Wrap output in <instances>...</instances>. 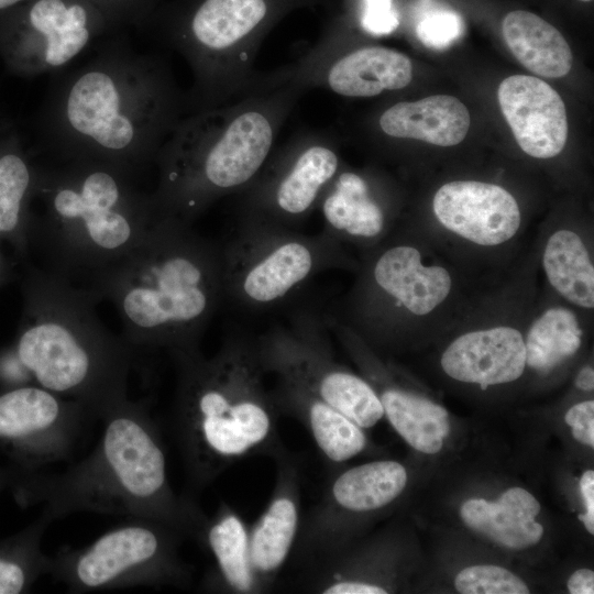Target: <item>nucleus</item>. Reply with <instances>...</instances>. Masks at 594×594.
Returning <instances> with one entry per match:
<instances>
[{
	"label": "nucleus",
	"instance_id": "1",
	"mask_svg": "<svg viewBox=\"0 0 594 594\" xmlns=\"http://www.w3.org/2000/svg\"><path fill=\"white\" fill-rule=\"evenodd\" d=\"M101 420L96 447L66 470L11 471L16 502L41 504L51 521L77 513L150 518L196 541L208 516L194 495L172 488L165 447L147 402L127 398Z\"/></svg>",
	"mask_w": 594,
	"mask_h": 594
},
{
	"label": "nucleus",
	"instance_id": "2",
	"mask_svg": "<svg viewBox=\"0 0 594 594\" xmlns=\"http://www.w3.org/2000/svg\"><path fill=\"white\" fill-rule=\"evenodd\" d=\"M172 361L176 370L172 425L186 493L202 491L240 461L255 455L274 459L286 450L255 337L233 331L209 358L199 352Z\"/></svg>",
	"mask_w": 594,
	"mask_h": 594
},
{
	"label": "nucleus",
	"instance_id": "3",
	"mask_svg": "<svg viewBox=\"0 0 594 594\" xmlns=\"http://www.w3.org/2000/svg\"><path fill=\"white\" fill-rule=\"evenodd\" d=\"M85 288L112 302L135 351L197 354L224 301L220 244L191 224L160 219L135 251Z\"/></svg>",
	"mask_w": 594,
	"mask_h": 594
},
{
	"label": "nucleus",
	"instance_id": "4",
	"mask_svg": "<svg viewBox=\"0 0 594 594\" xmlns=\"http://www.w3.org/2000/svg\"><path fill=\"white\" fill-rule=\"evenodd\" d=\"M305 91L294 84L251 90L176 127L160 155L161 179L150 197L155 215L191 224L215 201L243 191Z\"/></svg>",
	"mask_w": 594,
	"mask_h": 594
},
{
	"label": "nucleus",
	"instance_id": "5",
	"mask_svg": "<svg viewBox=\"0 0 594 594\" xmlns=\"http://www.w3.org/2000/svg\"><path fill=\"white\" fill-rule=\"evenodd\" d=\"M14 351L36 385L81 403L101 419L122 403L136 351L100 321L97 298L47 270L31 267Z\"/></svg>",
	"mask_w": 594,
	"mask_h": 594
},
{
	"label": "nucleus",
	"instance_id": "6",
	"mask_svg": "<svg viewBox=\"0 0 594 594\" xmlns=\"http://www.w3.org/2000/svg\"><path fill=\"white\" fill-rule=\"evenodd\" d=\"M37 185L45 211L31 221L30 245L47 271L80 287L113 268L157 223L151 199L134 193L110 165H85Z\"/></svg>",
	"mask_w": 594,
	"mask_h": 594
},
{
	"label": "nucleus",
	"instance_id": "7",
	"mask_svg": "<svg viewBox=\"0 0 594 594\" xmlns=\"http://www.w3.org/2000/svg\"><path fill=\"white\" fill-rule=\"evenodd\" d=\"M220 255L224 300L251 312L280 306L318 274L349 263L341 242L323 230L308 235L237 226Z\"/></svg>",
	"mask_w": 594,
	"mask_h": 594
},
{
	"label": "nucleus",
	"instance_id": "8",
	"mask_svg": "<svg viewBox=\"0 0 594 594\" xmlns=\"http://www.w3.org/2000/svg\"><path fill=\"white\" fill-rule=\"evenodd\" d=\"M185 538L158 520L129 517L86 547L61 548L52 557L50 574L72 593L187 587L193 570L179 552Z\"/></svg>",
	"mask_w": 594,
	"mask_h": 594
},
{
	"label": "nucleus",
	"instance_id": "9",
	"mask_svg": "<svg viewBox=\"0 0 594 594\" xmlns=\"http://www.w3.org/2000/svg\"><path fill=\"white\" fill-rule=\"evenodd\" d=\"M324 315L296 311L288 323L276 324L255 337L266 374L293 381L340 410L363 429L384 416L372 385L341 366L333 358Z\"/></svg>",
	"mask_w": 594,
	"mask_h": 594
},
{
	"label": "nucleus",
	"instance_id": "10",
	"mask_svg": "<svg viewBox=\"0 0 594 594\" xmlns=\"http://www.w3.org/2000/svg\"><path fill=\"white\" fill-rule=\"evenodd\" d=\"M340 168L336 144L326 131L296 133L238 194L237 226L297 230Z\"/></svg>",
	"mask_w": 594,
	"mask_h": 594
},
{
	"label": "nucleus",
	"instance_id": "11",
	"mask_svg": "<svg viewBox=\"0 0 594 594\" xmlns=\"http://www.w3.org/2000/svg\"><path fill=\"white\" fill-rule=\"evenodd\" d=\"M408 473L394 460H377L336 474L301 521L292 556L307 568L352 543L362 524L405 492Z\"/></svg>",
	"mask_w": 594,
	"mask_h": 594
},
{
	"label": "nucleus",
	"instance_id": "12",
	"mask_svg": "<svg viewBox=\"0 0 594 594\" xmlns=\"http://www.w3.org/2000/svg\"><path fill=\"white\" fill-rule=\"evenodd\" d=\"M92 415L79 402L38 385H22L0 394V446L20 470L68 458L84 422Z\"/></svg>",
	"mask_w": 594,
	"mask_h": 594
},
{
	"label": "nucleus",
	"instance_id": "13",
	"mask_svg": "<svg viewBox=\"0 0 594 594\" xmlns=\"http://www.w3.org/2000/svg\"><path fill=\"white\" fill-rule=\"evenodd\" d=\"M451 284L449 272L438 265L425 266L415 246L392 245L380 252L366 270L354 297V316L387 304L392 306L359 322L364 323L388 308L424 316L447 299Z\"/></svg>",
	"mask_w": 594,
	"mask_h": 594
},
{
	"label": "nucleus",
	"instance_id": "14",
	"mask_svg": "<svg viewBox=\"0 0 594 594\" xmlns=\"http://www.w3.org/2000/svg\"><path fill=\"white\" fill-rule=\"evenodd\" d=\"M113 74L92 69L76 79L66 99V120L79 135L114 160L128 156L144 125H169L136 119L130 98Z\"/></svg>",
	"mask_w": 594,
	"mask_h": 594
},
{
	"label": "nucleus",
	"instance_id": "15",
	"mask_svg": "<svg viewBox=\"0 0 594 594\" xmlns=\"http://www.w3.org/2000/svg\"><path fill=\"white\" fill-rule=\"evenodd\" d=\"M275 484L250 528V558L260 593H267L293 553L301 525V465L287 449L276 455Z\"/></svg>",
	"mask_w": 594,
	"mask_h": 594
},
{
	"label": "nucleus",
	"instance_id": "16",
	"mask_svg": "<svg viewBox=\"0 0 594 594\" xmlns=\"http://www.w3.org/2000/svg\"><path fill=\"white\" fill-rule=\"evenodd\" d=\"M432 208L449 231L479 245H498L520 227V210L505 188L477 180H455L436 193Z\"/></svg>",
	"mask_w": 594,
	"mask_h": 594
},
{
	"label": "nucleus",
	"instance_id": "17",
	"mask_svg": "<svg viewBox=\"0 0 594 594\" xmlns=\"http://www.w3.org/2000/svg\"><path fill=\"white\" fill-rule=\"evenodd\" d=\"M498 102L526 154L551 158L564 148L568 139L565 107L549 84L534 76H509L498 87Z\"/></svg>",
	"mask_w": 594,
	"mask_h": 594
},
{
	"label": "nucleus",
	"instance_id": "18",
	"mask_svg": "<svg viewBox=\"0 0 594 594\" xmlns=\"http://www.w3.org/2000/svg\"><path fill=\"white\" fill-rule=\"evenodd\" d=\"M34 34H8L0 52L11 68L30 72L37 63L59 67L78 55L89 41L87 15L79 4L38 0L28 14Z\"/></svg>",
	"mask_w": 594,
	"mask_h": 594
},
{
	"label": "nucleus",
	"instance_id": "19",
	"mask_svg": "<svg viewBox=\"0 0 594 594\" xmlns=\"http://www.w3.org/2000/svg\"><path fill=\"white\" fill-rule=\"evenodd\" d=\"M440 363L451 378L482 388L510 383L525 371V340L509 326L470 331L447 346Z\"/></svg>",
	"mask_w": 594,
	"mask_h": 594
},
{
	"label": "nucleus",
	"instance_id": "20",
	"mask_svg": "<svg viewBox=\"0 0 594 594\" xmlns=\"http://www.w3.org/2000/svg\"><path fill=\"white\" fill-rule=\"evenodd\" d=\"M275 378L271 392L279 414L304 426L322 459L340 464L366 450L367 438L362 427L297 383Z\"/></svg>",
	"mask_w": 594,
	"mask_h": 594
},
{
	"label": "nucleus",
	"instance_id": "21",
	"mask_svg": "<svg viewBox=\"0 0 594 594\" xmlns=\"http://www.w3.org/2000/svg\"><path fill=\"white\" fill-rule=\"evenodd\" d=\"M209 552L212 565L201 587L206 592L258 594L250 558V527L230 505L222 502L208 517L196 541Z\"/></svg>",
	"mask_w": 594,
	"mask_h": 594
},
{
	"label": "nucleus",
	"instance_id": "22",
	"mask_svg": "<svg viewBox=\"0 0 594 594\" xmlns=\"http://www.w3.org/2000/svg\"><path fill=\"white\" fill-rule=\"evenodd\" d=\"M540 503L527 490L514 486L497 501H465L460 508L463 522L494 543L513 550L532 547L542 539L544 529L536 518Z\"/></svg>",
	"mask_w": 594,
	"mask_h": 594
},
{
	"label": "nucleus",
	"instance_id": "23",
	"mask_svg": "<svg viewBox=\"0 0 594 594\" xmlns=\"http://www.w3.org/2000/svg\"><path fill=\"white\" fill-rule=\"evenodd\" d=\"M317 209L323 219V231L342 239L378 238L387 221L386 211L375 197L371 180L359 172L339 169L324 189Z\"/></svg>",
	"mask_w": 594,
	"mask_h": 594
},
{
	"label": "nucleus",
	"instance_id": "24",
	"mask_svg": "<svg viewBox=\"0 0 594 594\" xmlns=\"http://www.w3.org/2000/svg\"><path fill=\"white\" fill-rule=\"evenodd\" d=\"M470 123L466 107L448 95L396 102L377 119V128L388 138L414 139L439 146H453L462 142Z\"/></svg>",
	"mask_w": 594,
	"mask_h": 594
},
{
	"label": "nucleus",
	"instance_id": "25",
	"mask_svg": "<svg viewBox=\"0 0 594 594\" xmlns=\"http://www.w3.org/2000/svg\"><path fill=\"white\" fill-rule=\"evenodd\" d=\"M502 33L512 53L531 73L560 78L571 70L573 59L568 42L537 14L524 10L507 13Z\"/></svg>",
	"mask_w": 594,
	"mask_h": 594
},
{
	"label": "nucleus",
	"instance_id": "26",
	"mask_svg": "<svg viewBox=\"0 0 594 594\" xmlns=\"http://www.w3.org/2000/svg\"><path fill=\"white\" fill-rule=\"evenodd\" d=\"M375 393L384 416L413 449L426 454H436L442 449L451 429L444 407L387 383Z\"/></svg>",
	"mask_w": 594,
	"mask_h": 594
},
{
	"label": "nucleus",
	"instance_id": "27",
	"mask_svg": "<svg viewBox=\"0 0 594 594\" xmlns=\"http://www.w3.org/2000/svg\"><path fill=\"white\" fill-rule=\"evenodd\" d=\"M34 172L12 139L0 141V238L26 255L30 249L29 202L36 190Z\"/></svg>",
	"mask_w": 594,
	"mask_h": 594
},
{
	"label": "nucleus",
	"instance_id": "28",
	"mask_svg": "<svg viewBox=\"0 0 594 594\" xmlns=\"http://www.w3.org/2000/svg\"><path fill=\"white\" fill-rule=\"evenodd\" d=\"M542 265L549 283L563 298L579 307H594V266L578 233L566 229L552 233Z\"/></svg>",
	"mask_w": 594,
	"mask_h": 594
},
{
	"label": "nucleus",
	"instance_id": "29",
	"mask_svg": "<svg viewBox=\"0 0 594 594\" xmlns=\"http://www.w3.org/2000/svg\"><path fill=\"white\" fill-rule=\"evenodd\" d=\"M52 521L43 514L32 524L0 540V594L29 592L44 574H50L52 557L42 549V539Z\"/></svg>",
	"mask_w": 594,
	"mask_h": 594
},
{
	"label": "nucleus",
	"instance_id": "30",
	"mask_svg": "<svg viewBox=\"0 0 594 594\" xmlns=\"http://www.w3.org/2000/svg\"><path fill=\"white\" fill-rule=\"evenodd\" d=\"M582 344V329L573 311L547 309L530 326L525 341L526 365L547 373L574 355Z\"/></svg>",
	"mask_w": 594,
	"mask_h": 594
},
{
	"label": "nucleus",
	"instance_id": "31",
	"mask_svg": "<svg viewBox=\"0 0 594 594\" xmlns=\"http://www.w3.org/2000/svg\"><path fill=\"white\" fill-rule=\"evenodd\" d=\"M454 586L462 594H527L529 587L509 570L494 564H475L461 570Z\"/></svg>",
	"mask_w": 594,
	"mask_h": 594
},
{
	"label": "nucleus",
	"instance_id": "32",
	"mask_svg": "<svg viewBox=\"0 0 594 594\" xmlns=\"http://www.w3.org/2000/svg\"><path fill=\"white\" fill-rule=\"evenodd\" d=\"M462 18L451 10H431L416 26L419 41L427 47L444 50L453 44L463 33Z\"/></svg>",
	"mask_w": 594,
	"mask_h": 594
},
{
	"label": "nucleus",
	"instance_id": "33",
	"mask_svg": "<svg viewBox=\"0 0 594 594\" xmlns=\"http://www.w3.org/2000/svg\"><path fill=\"white\" fill-rule=\"evenodd\" d=\"M362 29L372 35L393 33L399 25L398 14L392 0H363L360 19Z\"/></svg>",
	"mask_w": 594,
	"mask_h": 594
},
{
	"label": "nucleus",
	"instance_id": "34",
	"mask_svg": "<svg viewBox=\"0 0 594 594\" xmlns=\"http://www.w3.org/2000/svg\"><path fill=\"white\" fill-rule=\"evenodd\" d=\"M565 424L571 428L572 437L594 448V402L585 400L570 407L564 415Z\"/></svg>",
	"mask_w": 594,
	"mask_h": 594
},
{
	"label": "nucleus",
	"instance_id": "35",
	"mask_svg": "<svg viewBox=\"0 0 594 594\" xmlns=\"http://www.w3.org/2000/svg\"><path fill=\"white\" fill-rule=\"evenodd\" d=\"M31 375L20 362L14 349L0 354V382L10 388L28 385Z\"/></svg>",
	"mask_w": 594,
	"mask_h": 594
},
{
	"label": "nucleus",
	"instance_id": "36",
	"mask_svg": "<svg viewBox=\"0 0 594 594\" xmlns=\"http://www.w3.org/2000/svg\"><path fill=\"white\" fill-rule=\"evenodd\" d=\"M580 492L585 513L579 515L588 534L594 535V471L587 470L580 480Z\"/></svg>",
	"mask_w": 594,
	"mask_h": 594
},
{
	"label": "nucleus",
	"instance_id": "37",
	"mask_svg": "<svg viewBox=\"0 0 594 594\" xmlns=\"http://www.w3.org/2000/svg\"><path fill=\"white\" fill-rule=\"evenodd\" d=\"M566 587L571 594H593L594 572L590 569L575 571L569 578Z\"/></svg>",
	"mask_w": 594,
	"mask_h": 594
},
{
	"label": "nucleus",
	"instance_id": "38",
	"mask_svg": "<svg viewBox=\"0 0 594 594\" xmlns=\"http://www.w3.org/2000/svg\"><path fill=\"white\" fill-rule=\"evenodd\" d=\"M575 386L579 389L590 392L594 388V371L591 366H585L579 371L575 377Z\"/></svg>",
	"mask_w": 594,
	"mask_h": 594
},
{
	"label": "nucleus",
	"instance_id": "39",
	"mask_svg": "<svg viewBox=\"0 0 594 594\" xmlns=\"http://www.w3.org/2000/svg\"><path fill=\"white\" fill-rule=\"evenodd\" d=\"M11 471L0 468V493L10 485Z\"/></svg>",
	"mask_w": 594,
	"mask_h": 594
},
{
	"label": "nucleus",
	"instance_id": "40",
	"mask_svg": "<svg viewBox=\"0 0 594 594\" xmlns=\"http://www.w3.org/2000/svg\"><path fill=\"white\" fill-rule=\"evenodd\" d=\"M6 277H7V268H6V264H4L3 258L1 256V253H0V284L3 283Z\"/></svg>",
	"mask_w": 594,
	"mask_h": 594
},
{
	"label": "nucleus",
	"instance_id": "41",
	"mask_svg": "<svg viewBox=\"0 0 594 594\" xmlns=\"http://www.w3.org/2000/svg\"><path fill=\"white\" fill-rule=\"evenodd\" d=\"M581 1L590 2V1H592V0H581Z\"/></svg>",
	"mask_w": 594,
	"mask_h": 594
}]
</instances>
